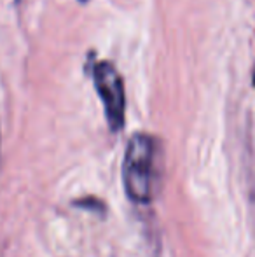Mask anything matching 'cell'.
Here are the masks:
<instances>
[{"mask_svg":"<svg viewBox=\"0 0 255 257\" xmlns=\"http://www.w3.org/2000/svg\"><path fill=\"white\" fill-rule=\"evenodd\" d=\"M91 74L96 93L103 102L107 122H109L112 132H119L124 126V114H126V96H124L123 77L110 61L95 63Z\"/></svg>","mask_w":255,"mask_h":257,"instance_id":"obj_2","label":"cell"},{"mask_svg":"<svg viewBox=\"0 0 255 257\" xmlns=\"http://www.w3.org/2000/svg\"><path fill=\"white\" fill-rule=\"evenodd\" d=\"M253 86H255V72H253Z\"/></svg>","mask_w":255,"mask_h":257,"instance_id":"obj_4","label":"cell"},{"mask_svg":"<svg viewBox=\"0 0 255 257\" xmlns=\"http://www.w3.org/2000/svg\"><path fill=\"white\" fill-rule=\"evenodd\" d=\"M77 206H81V208H88V210H95V212H103V208H105V205H102V201L96 200V198H84V200L77 201L75 203Z\"/></svg>","mask_w":255,"mask_h":257,"instance_id":"obj_3","label":"cell"},{"mask_svg":"<svg viewBox=\"0 0 255 257\" xmlns=\"http://www.w3.org/2000/svg\"><path fill=\"white\" fill-rule=\"evenodd\" d=\"M163 173V156L157 139L136 133L128 142L123 161V184L135 203H150L157 196Z\"/></svg>","mask_w":255,"mask_h":257,"instance_id":"obj_1","label":"cell"}]
</instances>
